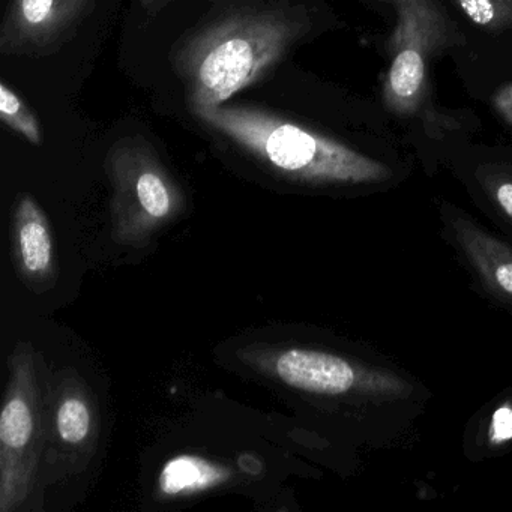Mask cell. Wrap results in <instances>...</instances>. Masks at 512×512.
<instances>
[{
    "label": "cell",
    "instance_id": "d6986e66",
    "mask_svg": "<svg viewBox=\"0 0 512 512\" xmlns=\"http://www.w3.org/2000/svg\"><path fill=\"white\" fill-rule=\"evenodd\" d=\"M509 2H512V0H509Z\"/></svg>",
    "mask_w": 512,
    "mask_h": 512
},
{
    "label": "cell",
    "instance_id": "8992f818",
    "mask_svg": "<svg viewBox=\"0 0 512 512\" xmlns=\"http://www.w3.org/2000/svg\"><path fill=\"white\" fill-rule=\"evenodd\" d=\"M49 403L53 449L70 469L82 467L94 454L100 436L94 392L76 371L64 370L53 380Z\"/></svg>",
    "mask_w": 512,
    "mask_h": 512
},
{
    "label": "cell",
    "instance_id": "30bf717a",
    "mask_svg": "<svg viewBox=\"0 0 512 512\" xmlns=\"http://www.w3.org/2000/svg\"><path fill=\"white\" fill-rule=\"evenodd\" d=\"M232 478L226 466L199 455L182 454L167 461L158 478V491L163 497H187L220 487Z\"/></svg>",
    "mask_w": 512,
    "mask_h": 512
},
{
    "label": "cell",
    "instance_id": "8fae6325",
    "mask_svg": "<svg viewBox=\"0 0 512 512\" xmlns=\"http://www.w3.org/2000/svg\"><path fill=\"white\" fill-rule=\"evenodd\" d=\"M461 13L479 28L500 32L512 28V2L509 0H452Z\"/></svg>",
    "mask_w": 512,
    "mask_h": 512
},
{
    "label": "cell",
    "instance_id": "5bb4252c",
    "mask_svg": "<svg viewBox=\"0 0 512 512\" xmlns=\"http://www.w3.org/2000/svg\"><path fill=\"white\" fill-rule=\"evenodd\" d=\"M398 8V13L404 11H415V13L427 14V16L439 17L437 11L434 10L430 0H389Z\"/></svg>",
    "mask_w": 512,
    "mask_h": 512
},
{
    "label": "cell",
    "instance_id": "ba28073f",
    "mask_svg": "<svg viewBox=\"0 0 512 512\" xmlns=\"http://www.w3.org/2000/svg\"><path fill=\"white\" fill-rule=\"evenodd\" d=\"M11 256L23 283L43 292L55 281V244L46 212L29 194L14 203L10 226Z\"/></svg>",
    "mask_w": 512,
    "mask_h": 512
},
{
    "label": "cell",
    "instance_id": "52a82bcc",
    "mask_svg": "<svg viewBox=\"0 0 512 512\" xmlns=\"http://www.w3.org/2000/svg\"><path fill=\"white\" fill-rule=\"evenodd\" d=\"M440 19L406 11L400 13L395 44L400 50L389 68L385 101L392 112L410 113L421 100L425 86V53L439 37Z\"/></svg>",
    "mask_w": 512,
    "mask_h": 512
},
{
    "label": "cell",
    "instance_id": "4fadbf2b",
    "mask_svg": "<svg viewBox=\"0 0 512 512\" xmlns=\"http://www.w3.org/2000/svg\"><path fill=\"white\" fill-rule=\"evenodd\" d=\"M491 437L493 442H505L512 439V409L500 407L494 412L491 422Z\"/></svg>",
    "mask_w": 512,
    "mask_h": 512
},
{
    "label": "cell",
    "instance_id": "3957f363",
    "mask_svg": "<svg viewBox=\"0 0 512 512\" xmlns=\"http://www.w3.org/2000/svg\"><path fill=\"white\" fill-rule=\"evenodd\" d=\"M50 388L29 343L8 359V383L0 413V512H16L37 488L38 469L50 434Z\"/></svg>",
    "mask_w": 512,
    "mask_h": 512
},
{
    "label": "cell",
    "instance_id": "9a60e30c",
    "mask_svg": "<svg viewBox=\"0 0 512 512\" xmlns=\"http://www.w3.org/2000/svg\"><path fill=\"white\" fill-rule=\"evenodd\" d=\"M494 106L497 112L512 124V86H506L505 89L499 92L494 98Z\"/></svg>",
    "mask_w": 512,
    "mask_h": 512
},
{
    "label": "cell",
    "instance_id": "7c38bea8",
    "mask_svg": "<svg viewBox=\"0 0 512 512\" xmlns=\"http://www.w3.org/2000/svg\"><path fill=\"white\" fill-rule=\"evenodd\" d=\"M0 119L11 130L26 137L32 145H40L41 130L37 118L23 103L22 98L5 83L0 85Z\"/></svg>",
    "mask_w": 512,
    "mask_h": 512
},
{
    "label": "cell",
    "instance_id": "e0dca14e",
    "mask_svg": "<svg viewBox=\"0 0 512 512\" xmlns=\"http://www.w3.org/2000/svg\"><path fill=\"white\" fill-rule=\"evenodd\" d=\"M497 202L503 211L512 218V184H502L496 191Z\"/></svg>",
    "mask_w": 512,
    "mask_h": 512
},
{
    "label": "cell",
    "instance_id": "7a4b0ae2",
    "mask_svg": "<svg viewBox=\"0 0 512 512\" xmlns=\"http://www.w3.org/2000/svg\"><path fill=\"white\" fill-rule=\"evenodd\" d=\"M193 113L268 169L292 181L364 184L389 176L382 163L256 107L223 104Z\"/></svg>",
    "mask_w": 512,
    "mask_h": 512
},
{
    "label": "cell",
    "instance_id": "ac0fdd59",
    "mask_svg": "<svg viewBox=\"0 0 512 512\" xmlns=\"http://www.w3.org/2000/svg\"><path fill=\"white\" fill-rule=\"evenodd\" d=\"M145 2H152V0H145Z\"/></svg>",
    "mask_w": 512,
    "mask_h": 512
},
{
    "label": "cell",
    "instance_id": "277c9868",
    "mask_svg": "<svg viewBox=\"0 0 512 512\" xmlns=\"http://www.w3.org/2000/svg\"><path fill=\"white\" fill-rule=\"evenodd\" d=\"M107 175L113 187L112 236L122 247L145 248L184 212V191L140 137L110 149Z\"/></svg>",
    "mask_w": 512,
    "mask_h": 512
},
{
    "label": "cell",
    "instance_id": "5b68a950",
    "mask_svg": "<svg viewBox=\"0 0 512 512\" xmlns=\"http://www.w3.org/2000/svg\"><path fill=\"white\" fill-rule=\"evenodd\" d=\"M242 359L251 370L296 391L341 395L356 383V371L347 359L307 347H250Z\"/></svg>",
    "mask_w": 512,
    "mask_h": 512
},
{
    "label": "cell",
    "instance_id": "6da1fadb",
    "mask_svg": "<svg viewBox=\"0 0 512 512\" xmlns=\"http://www.w3.org/2000/svg\"><path fill=\"white\" fill-rule=\"evenodd\" d=\"M301 31L298 20L280 11H254L227 17L200 32L179 59L193 112L223 106L259 82Z\"/></svg>",
    "mask_w": 512,
    "mask_h": 512
},
{
    "label": "cell",
    "instance_id": "2e32d148",
    "mask_svg": "<svg viewBox=\"0 0 512 512\" xmlns=\"http://www.w3.org/2000/svg\"><path fill=\"white\" fill-rule=\"evenodd\" d=\"M494 277H496L497 284L505 290L506 293H511L512 295V263H503L499 268L494 272Z\"/></svg>",
    "mask_w": 512,
    "mask_h": 512
},
{
    "label": "cell",
    "instance_id": "9c48e42d",
    "mask_svg": "<svg viewBox=\"0 0 512 512\" xmlns=\"http://www.w3.org/2000/svg\"><path fill=\"white\" fill-rule=\"evenodd\" d=\"M88 0H14L2 49H44L67 34L85 14Z\"/></svg>",
    "mask_w": 512,
    "mask_h": 512
}]
</instances>
